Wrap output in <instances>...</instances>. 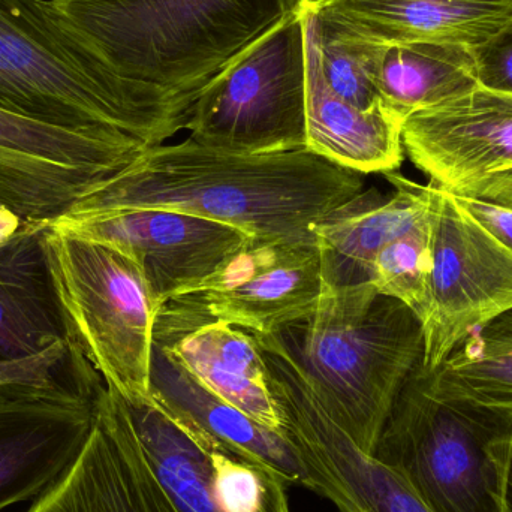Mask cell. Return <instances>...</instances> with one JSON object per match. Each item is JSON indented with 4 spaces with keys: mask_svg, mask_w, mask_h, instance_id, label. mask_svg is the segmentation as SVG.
Masks as SVG:
<instances>
[{
    "mask_svg": "<svg viewBox=\"0 0 512 512\" xmlns=\"http://www.w3.org/2000/svg\"><path fill=\"white\" fill-rule=\"evenodd\" d=\"M364 191L363 174L307 149L246 155L186 138L147 147L65 215L162 209L239 228L258 240L315 239L312 227Z\"/></svg>",
    "mask_w": 512,
    "mask_h": 512,
    "instance_id": "obj_1",
    "label": "cell"
},
{
    "mask_svg": "<svg viewBox=\"0 0 512 512\" xmlns=\"http://www.w3.org/2000/svg\"><path fill=\"white\" fill-rule=\"evenodd\" d=\"M191 102L122 77L53 0H0V110L159 146Z\"/></svg>",
    "mask_w": 512,
    "mask_h": 512,
    "instance_id": "obj_2",
    "label": "cell"
},
{
    "mask_svg": "<svg viewBox=\"0 0 512 512\" xmlns=\"http://www.w3.org/2000/svg\"><path fill=\"white\" fill-rule=\"evenodd\" d=\"M328 417L373 456L397 396L423 360L420 319L372 283L322 288L309 318L274 333Z\"/></svg>",
    "mask_w": 512,
    "mask_h": 512,
    "instance_id": "obj_3",
    "label": "cell"
},
{
    "mask_svg": "<svg viewBox=\"0 0 512 512\" xmlns=\"http://www.w3.org/2000/svg\"><path fill=\"white\" fill-rule=\"evenodd\" d=\"M122 77L194 104L307 0H53Z\"/></svg>",
    "mask_w": 512,
    "mask_h": 512,
    "instance_id": "obj_4",
    "label": "cell"
},
{
    "mask_svg": "<svg viewBox=\"0 0 512 512\" xmlns=\"http://www.w3.org/2000/svg\"><path fill=\"white\" fill-rule=\"evenodd\" d=\"M421 361L397 396L373 457L432 512H510L512 415L439 397Z\"/></svg>",
    "mask_w": 512,
    "mask_h": 512,
    "instance_id": "obj_5",
    "label": "cell"
},
{
    "mask_svg": "<svg viewBox=\"0 0 512 512\" xmlns=\"http://www.w3.org/2000/svg\"><path fill=\"white\" fill-rule=\"evenodd\" d=\"M47 252L69 342L128 402L152 397L153 333L161 307L126 252L48 227Z\"/></svg>",
    "mask_w": 512,
    "mask_h": 512,
    "instance_id": "obj_6",
    "label": "cell"
},
{
    "mask_svg": "<svg viewBox=\"0 0 512 512\" xmlns=\"http://www.w3.org/2000/svg\"><path fill=\"white\" fill-rule=\"evenodd\" d=\"M306 5L204 87L186 116L192 141L246 155L306 149Z\"/></svg>",
    "mask_w": 512,
    "mask_h": 512,
    "instance_id": "obj_7",
    "label": "cell"
},
{
    "mask_svg": "<svg viewBox=\"0 0 512 512\" xmlns=\"http://www.w3.org/2000/svg\"><path fill=\"white\" fill-rule=\"evenodd\" d=\"M432 286L423 364L441 366L474 331L512 310V249L432 183Z\"/></svg>",
    "mask_w": 512,
    "mask_h": 512,
    "instance_id": "obj_8",
    "label": "cell"
},
{
    "mask_svg": "<svg viewBox=\"0 0 512 512\" xmlns=\"http://www.w3.org/2000/svg\"><path fill=\"white\" fill-rule=\"evenodd\" d=\"M147 147L129 135L69 131L0 110V204L24 222H53Z\"/></svg>",
    "mask_w": 512,
    "mask_h": 512,
    "instance_id": "obj_9",
    "label": "cell"
},
{
    "mask_svg": "<svg viewBox=\"0 0 512 512\" xmlns=\"http://www.w3.org/2000/svg\"><path fill=\"white\" fill-rule=\"evenodd\" d=\"M50 227L131 255L159 307L200 286L251 239L231 225L162 209L63 215Z\"/></svg>",
    "mask_w": 512,
    "mask_h": 512,
    "instance_id": "obj_10",
    "label": "cell"
},
{
    "mask_svg": "<svg viewBox=\"0 0 512 512\" xmlns=\"http://www.w3.org/2000/svg\"><path fill=\"white\" fill-rule=\"evenodd\" d=\"M322 294L315 239H249L215 274L173 298L207 318L268 334L309 318Z\"/></svg>",
    "mask_w": 512,
    "mask_h": 512,
    "instance_id": "obj_11",
    "label": "cell"
},
{
    "mask_svg": "<svg viewBox=\"0 0 512 512\" xmlns=\"http://www.w3.org/2000/svg\"><path fill=\"white\" fill-rule=\"evenodd\" d=\"M101 394L35 387L0 393V512L35 501L68 471L92 433Z\"/></svg>",
    "mask_w": 512,
    "mask_h": 512,
    "instance_id": "obj_12",
    "label": "cell"
},
{
    "mask_svg": "<svg viewBox=\"0 0 512 512\" xmlns=\"http://www.w3.org/2000/svg\"><path fill=\"white\" fill-rule=\"evenodd\" d=\"M24 512H179L141 450L125 400L102 394L92 433L68 471Z\"/></svg>",
    "mask_w": 512,
    "mask_h": 512,
    "instance_id": "obj_13",
    "label": "cell"
},
{
    "mask_svg": "<svg viewBox=\"0 0 512 512\" xmlns=\"http://www.w3.org/2000/svg\"><path fill=\"white\" fill-rule=\"evenodd\" d=\"M403 149L445 191L512 168V93L471 92L409 114Z\"/></svg>",
    "mask_w": 512,
    "mask_h": 512,
    "instance_id": "obj_14",
    "label": "cell"
},
{
    "mask_svg": "<svg viewBox=\"0 0 512 512\" xmlns=\"http://www.w3.org/2000/svg\"><path fill=\"white\" fill-rule=\"evenodd\" d=\"M153 340L198 382L264 426L285 436L267 370L248 330L207 318L170 300L156 316Z\"/></svg>",
    "mask_w": 512,
    "mask_h": 512,
    "instance_id": "obj_15",
    "label": "cell"
},
{
    "mask_svg": "<svg viewBox=\"0 0 512 512\" xmlns=\"http://www.w3.org/2000/svg\"><path fill=\"white\" fill-rule=\"evenodd\" d=\"M319 26L367 44L475 48L512 21V0H310Z\"/></svg>",
    "mask_w": 512,
    "mask_h": 512,
    "instance_id": "obj_16",
    "label": "cell"
},
{
    "mask_svg": "<svg viewBox=\"0 0 512 512\" xmlns=\"http://www.w3.org/2000/svg\"><path fill=\"white\" fill-rule=\"evenodd\" d=\"M394 194L384 200L375 188L363 191L313 225L322 262V288L348 289L370 283L381 249L429 218L432 185L385 173Z\"/></svg>",
    "mask_w": 512,
    "mask_h": 512,
    "instance_id": "obj_17",
    "label": "cell"
},
{
    "mask_svg": "<svg viewBox=\"0 0 512 512\" xmlns=\"http://www.w3.org/2000/svg\"><path fill=\"white\" fill-rule=\"evenodd\" d=\"M150 390L180 420L221 444L228 456L274 475L288 486L309 487L306 468L285 436L265 429L204 387L155 340Z\"/></svg>",
    "mask_w": 512,
    "mask_h": 512,
    "instance_id": "obj_18",
    "label": "cell"
},
{
    "mask_svg": "<svg viewBox=\"0 0 512 512\" xmlns=\"http://www.w3.org/2000/svg\"><path fill=\"white\" fill-rule=\"evenodd\" d=\"M405 117L384 101L369 110L328 89L306 5V149L360 174L391 173L403 161Z\"/></svg>",
    "mask_w": 512,
    "mask_h": 512,
    "instance_id": "obj_19",
    "label": "cell"
},
{
    "mask_svg": "<svg viewBox=\"0 0 512 512\" xmlns=\"http://www.w3.org/2000/svg\"><path fill=\"white\" fill-rule=\"evenodd\" d=\"M50 222H24L0 242V360L69 342L47 252Z\"/></svg>",
    "mask_w": 512,
    "mask_h": 512,
    "instance_id": "obj_20",
    "label": "cell"
},
{
    "mask_svg": "<svg viewBox=\"0 0 512 512\" xmlns=\"http://www.w3.org/2000/svg\"><path fill=\"white\" fill-rule=\"evenodd\" d=\"M125 403L141 450L177 510L222 512L216 499L212 453L225 451L224 447L180 420L153 396Z\"/></svg>",
    "mask_w": 512,
    "mask_h": 512,
    "instance_id": "obj_21",
    "label": "cell"
},
{
    "mask_svg": "<svg viewBox=\"0 0 512 512\" xmlns=\"http://www.w3.org/2000/svg\"><path fill=\"white\" fill-rule=\"evenodd\" d=\"M375 81L384 104L406 119L475 89L474 51L447 44L384 47Z\"/></svg>",
    "mask_w": 512,
    "mask_h": 512,
    "instance_id": "obj_22",
    "label": "cell"
},
{
    "mask_svg": "<svg viewBox=\"0 0 512 512\" xmlns=\"http://www.w3.org/2000/svg\"><path fill=\"white\" fill-rule=\"evenodd\" d=\"M423 370L439 397L512 415V310L466 337L441 366Z\"/></svg>",
    "mask_w": 512,
    "mask_h": 512,
    "instance_id": "obj_23",
    "label": "cell"
},
{
    "mask_svg": "<svg viewBox=\"0 0 512 512\" xmlns=\"http://www.w3.org/2000/svg\"><path fill=\"white\" fill-rule=\"evenodd\" d=\"M432 212L417 227L376 255L370 283L379 295L394 298L424 318L432 286Z\"/></svg>",
    "mask_w": 512,
    "mask_h": 512,
    "instance_id": "obj_24",
    "label": "cell"
},
{
    "mask_svg": "<svg viewBox=\"0 0 512 512\" xmlns=\"http://www.w3.org/2000/svg\"><path fill=\"white\" fill-rule=\"evenodd\" d=\"M309 11L319 63L328 89L343 101L363 110L382 102L375 77L384 47L328 32L316 21L310 0Z\"/></svg>",
    "mask_w": 512,
    "mask_h": 512,
    "instance_id": "obj_25",
    "label": "cell"
},
{
    "mask_svg": "<svg viewBox=\"0 0 512 512\" xmlns=\"http://www.w3.org/2000/svg\"><path fill=\"white\" fill-rule=\"evenodd\" d=\"M15 387L77 391L96 396L104 390L105 381L71 343H57L35 357L0 360V393Z\"/></svg>",
    "mask_w": 512,
    "mask_h": 512,
    "instance_id": "obj_26",
    "label": "cell"
},
{
    "mask_svg": "<svg viewBox=\"0 0 512 512\" xmlns=\"http://www.w3.org/2000/svg\"><path fill=\"white\" fill-rule=\"evenodd\" d=\"M215 493L222 512H261L267 472L225 451L212 453ZM271 475V474H270Z\"/></svg>",
    "mask_w": 512,
    "mask_h": 512,
    "instance_id": "obj_27",
    "label": "cell"
},
{
    "mask_svg": "<svg viewBox=\"0 0 512 512\" xmlns=\"http://www.w3.org/2000/svg\"><path fill=\"white\" fill-rule=\"evenodd\" d=\"M480 86L512 93V21L498 35L474 50Z\"/></svg>",
    "mask_w": 512,
    "mask_h": 512,
    "instance_id": "obj_28",
    "label": "cell"
},
{
    "mask_svg": "<svg viewBox=\"0 0 512 512\" xmlns=\"http://www.w3.org/2000/svg\"><path fill=\"white\" fill-rule=\"evenodd\" d=\"M447 192L459 197L477 198L512 210V168L474 182L463 183Z\"/></svg>",
    "mask_w": 512,
    "mask_h": 512,
    "instance_id": "obj_29",
    "label": "cell"
},
{
    "mask_svg": "<svg viewBox=\"0 0 512 512\" xmlns=\"http://www.w3.org/2000/svg\"><path fill=\"white\" fill-rule=\"evenodd\" d=\"M453 198L475 221L480 222L493 236L498 237L512 249V210L477 200V198L459 197V195H453Z\"/></svg>",
    "mask_w": 512,
    "mask_h": 512,
    "instance_id": "obj_30",
    "label": "cell"
},
{
    "mask_svg": "<svg viewBox=\"0 0 512 512\" xmlns=\"http://www.w3.org/2000/svg\"><path fill=\"white\" fill-rule=\"evenodd\" d=\"M288 484L274 475L267 474L265 477L264 502L261 512H291L288 501Z\"/></svg>",
    "mask_w": 512,
    "mask_h": 512,
    "instance_id": "obj_31",
    "label": "cell"
},
{
    "mask_svg": "<svg viewBox=\"0 0 512 512\" xmlns=\"http://www.w3.org/2000/svg\"><path fill=\"white\" fill-rule=\"evenodd\" d=\"M23 224V219L17 213L0 204V242H5L6 239L14 236Z\"/></svg>",
    "mask_w": 512,
    "mask_h": 512,
    "instance_id": "obj_32",
    "label": "cell"
},
{
    "mask_svg": "<svg viewBox=\"0 0 512 512\" xmlns=\"http://www.w3.org/2000/svg\"><path fill=\"white\" fill-rule=\"evenodd\" d=\"M508 507H510V512H512V463L510 472V486H508Z\"/></svg>",
    "mask_w": 512,
    "mask_h": 512,
    "instance_id": "obj_33",
    "label": "cell"
}]
</instances>
